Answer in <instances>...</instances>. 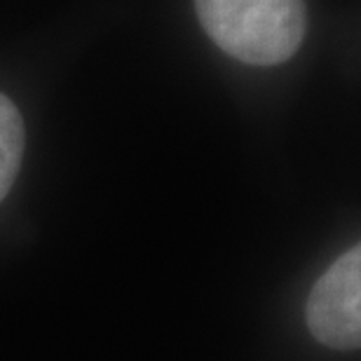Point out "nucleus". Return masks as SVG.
<instances>
[{
	"label": "nucleus",
	"mask_w": 361,
	"mask_h": 361,
	"mask_svg": "<svg viewBox=\"0 0 361 361\" xmlns=\"http://www.w3.org/2000/svg\"><path fill=\"white\" fill-rule=\"evenodd\" d=\"M202 28L223 52L251 66H277L307 31L305 0H195Z\"/></svg>",
	"instance_id": "nucleus-1"
},
{
	"label": "nucleus",
	"mask_w": 361,
	"mask_h": 361,
	"mask_svg": "<svg viewBox=\"0 0 361 361\" xmlns=\"http://www.w3.org/2000/svg\"><path fill=\"white\" fill-rule=\"evenodd\" d=\"M307 326L334 350H355L361 341V251L348 249L317 279L305 305Z\"/></svg>",
	"instance_id": "nucleus-2"
},
{
	"label": "nucleus",
	"mask_w": 361,
	"mask_h": 361,
	"mask_svg": "<svg viewBox=\"0 0 361 361\" xmlns=\"http://www.w3.org/2000/svg\"><path fill=\"white\" fill-rule=\"evenodd\" d=\"M26 129L21 113L5 94H0V202L7 197L21 167Z\"/></svg>",
	"instance_id": "nucleus-3"
}]
</instances>
